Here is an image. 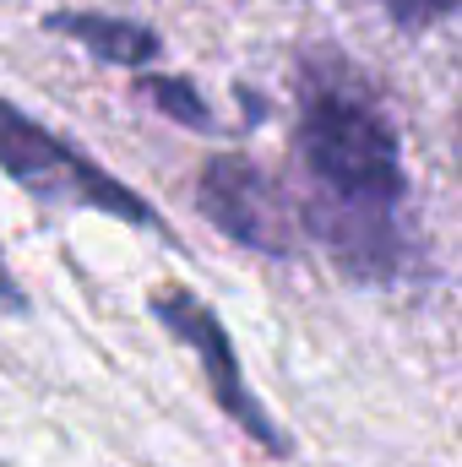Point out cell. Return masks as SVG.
Wrapping results in <instances>:
<instances>
[{
	"mask_svg": "<svg viewBox=\"0 0 462 467\" xmlns=\"http://www.w3.org/2000/svg\"><path fill=\"white\" fill-rule=\"evenodd\" d=\"M136 88L174 119V125H185V130H218V119H213V109H207V99H202L185 77H142Z\"/></svg>",
	"mask_w": 462,
	"mask_h": 467,
	"instance_id": "8992f818",
	"label": "cell"
},
{
	"mask_svg": "<svg viewBox=\"0 0 462 467\" xmlns=\"http://www.w3.org/2000/svg\"><path fill=\"white\" fill-rule=\"evenodd\" d=\"M294 158L299 223L359 283L414 272V191L375 82L338 49H316L294 77Z\"/></svg>",
	"mask_w": 462,
	"mask_h": 467,
	"instance_id": "6da1fadb",
	"label": "cell"
},
{
	"mask_svg": "<svg viewBox=\"0 0 462 467\" xmlns=\"http://www.w3.org/2000/svg\"><path fill=\"white\" fill-rule=\"evenodd\" d=\"M0 310H22V288H16V277H11V266H5V255H0Z\"/></svg>",
	"mask_w": 462,
	"mask_h": 467,
	"instance_id": "ba28073f",
	"label": "cell"
},
{
	"mask_svg": "<svg viewBox=\"0 0 462 467\" xmlns=\"http://www.w3.org/2000/svg\"><path fill=\"white\" fill-rule=\"evenodd\" d=\"M0 169L44 207H93V213L120 218L131 229L169 234L163 218L131 185H120L99 158H88L82 147H71L66 136H55L49 125H38L5 99H0Z\"/></svg>",
	"mask_w": 462,
	"mask_h": 467,
	"instance_id": "7a4b0ae2",
	"label": "cell"
},
{
	"mask_svg": "<svg viewBox=\"0 0 462 467\" xmlns=\"http://www.w3.org/2000/svg\"><path fill=\"white\" fill-rule=\"evenodd\" d=\"M152 316L185 343V348L196 353V364H202V380H207V391H213V402L229 413L234 430H245L267 457H289L294 451V441L272 424V413L261 408V397L250 391V380H245V369H239V353H234L229 332H224V321L191 294V288H180V283H163V288H152Z\"/></svg>",
	"mask_w": 462,
	"mask_h": 467,
	"instance_id": "3957f363",
	"label": "cell"
},
{
	"mask_svg": "<svg viewBox=\"0 0 462 467\" xmlns=\"http://www.w3.org/2000/svg\"><path fill=\"white\" fill-rule=\"evenodd\" d=\"M403 27H430V22H441L446 11H457L462 0H381Z\"/></svg>",
	"mask_w": 462,
	"mask_h": 467,
	"instance_id": "52a82bcc",
	"label": "cell"
},
{
	"mask_svg": "<svg viewBox=\"0 0 462 467\" xmlns=\"http://www.w3.org/2000/svg\"><path fill=\"white\" fill-rule=\"evenodd\" d=\"M196 202L245 250H261V255H294L299 250V213H294V202L250 158L218 152L202 169V180H196Z\"/></svg>",
	"mask_w": 462,
	"mask_h": 467,
	"instance_id": "277c9868",
	"label": "cell"
},
{
	"mask_svg": "<svg viewBox=\"0 0 462 467\" xmlns=\"http://www.w3.org/2000/svg\"><path fill=\"white\" fill-rule=\"evenodd\" d=\"M44 27L49 33H66L88 55H99L110 66H125V71H142V66H152L163 55V38L152 27L125 22V16H104V11H55Z\"/></svg>",
	"mask_w": 462,
	"mask_h": 467,
	"instance_id": "5b68a950",
	"label": "cell"
}]
</instances>
